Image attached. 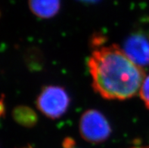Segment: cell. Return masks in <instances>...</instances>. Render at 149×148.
<instances>
[{
  "mask_svg": "<svg viewBox=\"0 0 149 148\" xmlns=\"http://www.w3.org/2000/svg\"><path fill=\"white\" fill-rule=\"evenodd\" d=\"M95 92L108 100L130 99L142 86L146 73L117 45L95 49L88 60Z\"/></svg>",
  "mask_w": 149,
  "mask_h": 148,
  "instance_id": "6da1fadb",
  "label": "cell"
},
{
  "mask_svg": "<svg viewBox=\"0 0 149 148\" xmlns=\"http://www.w3.org/2000/svg\"><path fill=\"white\" fill-rule=\"evenodd\" d=\"M70 102L69 94L64 88L49 85L44 87L38 95L36 107L44 116L55 120L65 114Z\"/></svg>",
  "mask_w": 149,
  "mask_h": 148,
  "instance_id": "7a4b0ae2",
  "label": "cell"
},
{
  "mask_svg": "<svg viewBox=\"0 0 149 148\" xmlns=\"http://www.w3.org/2000/svg\"><path fill=\"white\" fill-rule=\"evenodd\" d=\"M79 133L85 141L93 144L105 141L111 134V127L105 116L97 110H87L79 123Z\"/></svg>",
  "mask_w": 149,
  "mask_h": 148,
  "instance_id": "3957f363",
  "label": "cell"
},
{
  "mask_svg": "<svg viewBox=\"0 0 149 148\" xmlns=\"http://www.w3.org/2000/svg\"><path fill=\"white\" fill-rule=\"evenodd\" d=\"M123 51L135 64L149 66V32H136L126 39Z\"/></svg>",
  "mask_w": 149,
  "mask_h": 148,
  "instance_id": "277c9868",
  "label": "cell"
},
{
  "mask_svg": "<svg viewBox=\"0 0 149 148\" xmlns=\"http://www.w3.org/2000/svg\"><path fill=\"white\" fill-rule=\"evenodd\" d=\"M30 11L42 19H49L58 13L61 0H28Z\"/></svg>",
  "mask_w": 149,
  "mask_h": 148,
  "instance_id": "5b68a950",
  "label": "cell"
},
{
  "mask_svg": "<svg viewBox=\"0 0 149 148\" xmlns=\"http://www.w3.org/2000/svg\"><path fill=\"white\" fill-rule=\"evenodd\" d=\"M12 117L17 124L25 128H32L38 122L36 113L25 105L17 106L12 110Z\"/></svg>",
  "mask_w": 149,
  "mask_h": 148,
  "instance_id": "8992f818",
  "label": "cell"
},
{
  "mask_svg": "<svg viewBox=\"0 0 149 148\" xmlns=\"http://www.w3.org/2000/svg\"><path fill=\"white\" fill-rule=\"evenodd\" d=\"M139 94L146 107L149 110V75L144 79L139 90Z\"/></svg>",
  "mask_w": 149,
  "mask_h": 148,
  "instance_id": "52a82bcc",
  "label": "cell"
},
{
  "mask_svg": "<svg viewBox=\"0 0 149 148\" xmlns=\"http://www.w3.org/2000/svg\"><path fill=\"white\" fill-rule=\"evenodd\" d=\"M6 113V105H5V95L3 94L0 97V117H5Z\"/></svg>",
  "mask_w": 149,
  "mask_h": 148,
  "instance_id": "ba28073f",
  "label": "cell"
},
{
  "mask_svg": "<svg viewBox=\"0 0 149 148\" xmlns=\"http://www.w3.org/2000/svg\"><path fill=\"white\" fill-rule=\"evenodd\" d=\"M64 148H76L75 143L70 138L66 139L64 142Z\"/></svg>",
  "mask_w": 149,
  "mask_h": 148,
  "instance_id": "9c48e42d",
  "label": "cell"
},
{
  "mask_svg": "<svg viewBox=\"0 0 149 148\" xmlns=\"http://www.w3.org/2000/svg\"><path fill=\"white\" fill-rule=\"evenodd\" d=\"M79 1H81L83 2H87V3H93V2H98L99 0H79Z\"/></svg>",
  "mask_w": 149,
  "mask_h": 148,
  "instance_id": "30bf717a",
  "label": "cell"
},
{
  "mask_svg": "<svg viewBox=\"0 0 149 148\" xmlns=\"http://www.w3.org/2000/svg\"><path fill=\"white\" fill-rule=\"evenodd\" d=\"M133 148H149V147H133Z\"/></svg>",
  "mask_w": 149,
  "mask_h": 148,
  "instance_id": "8fae6325",
  "label": "cell"
}]
</instances>
